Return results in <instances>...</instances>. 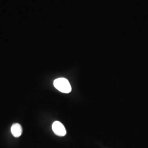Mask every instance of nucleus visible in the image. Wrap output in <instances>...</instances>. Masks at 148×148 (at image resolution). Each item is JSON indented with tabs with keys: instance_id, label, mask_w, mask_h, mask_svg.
Wrapping results in <instances>:
<instances>
[{
	"instance_id": "obj_1",
	"label": "nucleus",
	"mask_w": 148,
	"mask_h": 148,
	"mask_svg": "<svg viewBox=\"0 0 148 148\" xmlns=\"http://www.w3.org/2000/svg\"><path fill=\"white\" fill-rule=\"evenodd\" d=\"M53 84L57 90L64 93H69L72 90L69 81L65 78H59L55 79Z\"/></svg>"
},
{
	"instance_id": "obj_2",
	"label": "nucleus",
	"mask_w": 148,
	"mask_h": 148,
	"mask_svg": "<svg viewBox=\"0 0 148 148\" xmlns=\"http://www.w3.org/2000/svg\"><path fill=\"white\" fill-rule=\"evenodd\" d=\"M52 130L56 135L63 137L66 135V131L63 125L59 121H55L52 124Z\"/></svg>"
},
{
	"instance_id": "obj_3",
	"label": "nucleus",
	"mask_w": 148,
	"mask_h": 148,
	"mask_svg": "<svg viewBox=\"0 0 148 148\" xmlns=\"http://www.w3.org/2000/svg\"><path fill=\"white\" fill-rule=\"evenodd\" d=\"M11 133L14 137H19L23 132V128L19 123H14L11 128Z\"/></svg>"
}]
</instances>
